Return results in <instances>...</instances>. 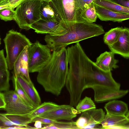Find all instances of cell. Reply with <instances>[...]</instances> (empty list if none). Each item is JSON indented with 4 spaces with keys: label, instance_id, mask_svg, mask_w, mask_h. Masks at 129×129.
Here are the masks:
<instances>
[{
    "label": "cell",
    "instance_id": "6da1fadb",
    "mask_svg": "<svg viewBox=\"0 0 129 129\" xmlns=\"http://www.w3.org/2000/svg\"><path fill=\"white\" fill-rule=\"evenodd\" d=\"M48 62L38 72V83L45 91L59 95L65 85L68 70L67 49L53 51Z\"/></svg>",
    "mask_w": 129,
    "mask_h": 129
},
{
    "label": "cell",
    "instance_id": "7a4b0ae2",
    "mask_svg": "<svg viewBox=\"0 0 129 129\" xmlns=\"http://www.w3.org/2000/svg\"><path fill=\"white\" fill-rule=\"evenodd\" d=\"M63 24L67 30L66 33L60 36L47 34L45 36L46 45L52 51L66 48L69 44L98 36L105 33L102 25L93 23L85 21Z\"/></svg>",
    "mask_w": 129,
    "mask_h": 129
},
{
    "label": "cell",
    "instance_id": "3957f363",
    "mask_svg": "<svg viewBox=\"0 0 129 129\" xmlns=\"http://www.w3.org/2000/svg\"><path fill=\"white\" fill-rule=\"evenodd\" d=\"M68 70L65 85L70 95V105L76 106L85 89V78L83 71L74 54L67 49Z\"/></svg>",
    "mask_w": 129,
    "mask_h": 129
},
{
    "label": "cell",
    "instance_id": "277c9868",
    "mask_svg": "<svg viewBox=\"0 0 129 129\" xmlns=\"http://www.w3.org/2000/svg\"><path fill=\"white\" fill-rule=\"evenodd\" d=\"M4 41L8 69L12 70L15 61L24 48L32 43L25 35L13 29L7 33Z\"/></svg>",
    "mask_w": 129,
    "mask_h": 129
},
{
    "label": "cell",
    "instance_id": "5b68a950",
    "mask_svg": "<svg viewBox=\"0 0 129 129\" xmlns=\"http://www.w3.org/2000/svg\"><path fill=\"white\" fill-rule=\"evenodd\" d=\"M41 2L37 0H23L16 7L15 21L20 28L29 30L33 24L41 19Z\"/></svg>",
    "mask_w": 129,
    "mask_h": 129
},
{
    "label": "cell",
    "instance_id": "8992f818",
    "mask_svg": "<svg viewBox=\"0 0 129 129\" xmlns=\"http://www.w3.org/2000/svg\"><path fill=\"white\" fill-rule=\"evenodd\" d=\"M85 89L96 85L116 90L120 89V84L114 80L111 71H103L95 62L90 63L87 66L85 70Z\"/></svg>",
    "mask_w": 129,
    "mask_h": 129
},
{
    "label": "cell",
    "instance_id": "52a82bcc",
    "mask_svg": "<svg viewBox=\"0 0 129 129\" xmlns=\"http://www.w3.org/2000/svg\"><path fill=\"white\" fill-rule=\"evenodd\" d=\"M28 51L29 73L38 72L51 56V50L47 45L42 44L37 41L28 47Z\"/></svg>",
    "mask_w": 129,
    "mask_h": 129
},
{
    "label": "cell",
    "instance_id": "ba28073f",
    "mask_svg": "<svg viewBox=\"0 0 129 129\" xmlns=\"http://www.w3.org/2000/svg\"><path fill=\"white\" fill-rule=\"evenodd\" d=\"M49 4L61 23L77 22L75 0H51Z\"/></svg>",
    "mask_w": 129,
    "mask_h": 129
},
{
    "label": "cell",
    "instance_id": "9c48e42d",
    "mask_svg": "<svg viewBox=\"0 0 129 129\" xmlns=\"http://www.w3.org/2000/svg\"><path fill=\"white\" fill-rule=\"evenodd\" d=\"M3 93L5 103V107L3 109L6 111V114H26L35 108L25 103L14 90H9L4 92Z\"/></svg>",
    "mask_w": 129,
    "mask_h": 129
},
{
    "label": "cell",
    "instance_id": "30bf717a",
    "mask_svg": "<svg viewBox=\"0 0 129 129\" xmlns=\"http://www.w3.org/2000/svg\"><path fill=\"white\" fill-rule=\"evenodd\" d=\"M30 27L37 34L52 36L61 35L67 31L64 25L60 22L41 19L33 24Z\"/></svg>",
    "mask_w": 129,
    "mask_h": 129
},
{
    "label": "cell",
    "instance_id": "8fae6325",
    "mask_svg": "<svg viewBox=\"0 0 129 129\" xmlns=\"http://www.w3.org/2000/svg\"><path fill=\"white\" fill-rule=\"evenodd\" d=\"M94 92V100L97 103L115 100L126 95L128 90H116L108 87L95 86L91 88Z\"/></svg>",
    "mask_w": 129,
    "mask_h": 129
},
{
    "label": "cell",
    "instance_id": "7c38bea8",
    "mask_svg": "<svg viewBox=\"0 0 129 129\" xmlns=\"http://www.w3.org/2000/svg\"><path fill=\"white\" fill-rule=\"evenodd\" d=\"M80 113L73 106L70 105H59L52 110L46 112L40 116L55 120H65L70 121L76 117Z\"/></svg>",
    "mask_w": 129,
    "mask_h": 129
},
{
    "label": "cell",
    "instance_id": "4fadbf2b",
    "mask_svg": "<svg viewBox=\"0 0 129 129\" xmlns=\"http://www.w3.org/2000/svg\"><path fill=\"white\" fill-rule=\"evenodd\" d=\"M111 51L119 54L123 57H129V29L123 27L117 40L111 45L108 46Z\"/></svg>",
    "mask_w": 129,
    "mask_h": 129
},
{
    "label": "cell",
    "instance_id": "5bb4252c",
    "mask_svg": "<svg viewBox=\"0 0 129 129\" xmlns=\"http://www.w3.org/2000/svg\"><path fill=\"white\" fill-rule=\"evenodd\" d=\"M101 125L102 129H129V117L106 114Z\"/></svg>",
    "mask_w": 129,
    "mask_h": 129
},
{
    "label": "cell",
    "instance_id": "9a60e30c",
    "mask_svg": "<svg viewBox=\"0 0 129 129\" xmlns=\"http://www.w3.org/2000/svg\"><path fill=\"white\" fill-rule=\"evenodd\" d=\"M81 116L84 117L86 121L84 129H102L100 125L104 119L105 113L102 109H94L82 112Z\"/></svg>",
    "mask_w": 129,
    "mask_h": 129
},
{
    "label": "cell",
    "instance_id": "2e32d148",
    "mask_svg": "<svg viewBox=\"0 0 129 129\" xmlns=\"http://www.w3.org/2000/svg\"><path fill=\"white\" fill-rule=\"evenodd\" d=\"M14 76L21 87L36 107L41 104L40 96L31 81H28L24 77L20 74Z\"/></svg>",
    "mask_w": 129,
    "mask_h": 129
},
{
    "label": "cell",
    "instance_id": "e0dca14e",
    "mask_svg": "<svg viewBox=\"0 0 129 129\" xmlns=\"http://www.w3.org/2000/svg\"><path fill=\"white\" fill-rule=\"evenodd\" d=\"M26 46L15 61L13 69V75L20 74L28 81H31L28 69V48Z\"/></svg>",
    "mask_w": 129,
    "mask_h": 129
},
{
    "label": "cell",
    "instance_id": "ac0fdd59",
    "mask_svg": "<svg viewBox=\"0 0 129 129\" xmlns=\"http://www.w3.org/2000/svg\"><path fill=\"white\" fill-rule=\"evenodd\" d=\"M97 17L102 21L121 22L129 19V14L114 12L94 4Z\"/></svg>",
    "mask_w": 129,
    "mask_h": 129
},
{
    "label": "cell",
    "instance_id": "d6986e66",
    "mask_svg": "<svg viewBox=\"0 0 129 129\" xmlns=\"http://www.w3.org/2000/svg\"><path fill=\"white\" fill-rule=\"evenodd\" d=\"M114 53L112 51H106L101 54L96 58V64L105 72H111L113 69L118 68V60L114 58Z\"/></svg>",
    "mask_w": 129,
    "mask_h": 129
},
{
    "label": "cell",
    "instance_id": "ffe728a7",
    "mask_svg": "<svg viewBox=\"0 0 129 129\" xmlns=\"http://www.w3.org/2000/svg\"><path fill=\"white\" fill-rule=\"evenodd\" d=\"M104 108L107 114L129 117L128 105L123 101L116 100L109 101L105 104Z\"/></svg>",
    "mask_w": 129,
    "mask_h": 129
},
{
    "label": "cell",
    "instance_id": "44dd1931",
    "mask_svg": "<svg viewBox=\"0 0 129 129\" xmlns=\"http://www.w3.org/2000/svg\"><path fill=\"white\" fill-rule=\"evenodd\" d=\"M58 105L51 102H45L35 108L27 116L32 120L35 117L57 107Z\"/></svg>",
    "mask_w": 129,
    "mask_h": 129
},
{
    "label": "cell",
    "instance_id": "7402d4cb",
    "mask_svg": "<svg viewBox=\"0 0 129 129\" xmlns=\"http://www.w3.org/2000/svg\"><path fill=\"white\" fill-rule=\"evenodd\" d=\"M94 4L113 11L129 14V8L118 5L110 0H93Z\"/></svg>",
    "mask_w": 129,
    "mask_h": 129
},
{
    "label": "cell",
    "instance_id": "603a6c76",
    "mask_svg": "<svg viewBox=\"0 0 129 129\" xmlns=\"http://www.w3.org/2000/svg\"><path fill=\"white\" fill-rule=\"evenodd\" d=\"M49 2L41 1L40 9L41 19L46 21L60 22L57 20L53 9L50 6Z\"/></svg>",
    "mask_w": 129,
    "mask_h": 129
},
{
    "label": "cell",
    "instance_id": "cb8c5ba5",
    "mask_svg": "<svg viewBox=\"0 0 129 129\" xmlns=\"http://www.w3.org/2000/svg\"><path fill=\"white\" fill-rule=\"evenodd\" d=\"M123 28L122 27H118L106 33L103 37L104 43L108 46L113 44L117 40Z\"/></svg>",
    "mask_w": 129,
    "mask_h": 129
},
{
    "label": "cell",
    "instance_id": "d4e9b609",
    "mask_svg": "<svg viewBox=\"0 0 129 129\" xmlns=\"http://www.w3.org/2000/svg\"><path fill=\"white\" fill-rule=\"evenodd\" d=\"M80 18L84 22L93 23L96 21L98 17L93 2L88 8L83 11L81 14Z\"/></svg>",
    "mask_w": 129,
    "mask_h": 129
},
{
    "label": "cell",
    "instance_id": "484cf974",
    "mask_svg": "<svg viewBox=\"0 0 129 129\" xmlns=\"http://www.w3.org/2000/svg\"><path fill=\"white\" fill-rule=\"evenodd\" d=\"M12 81L14 88V91L18 96L25 103L35 108V105L26 95L18 83L15 76L13 75Z\"/></svg>",
    "mask_w": 129,
    "mask_h": 129
},
{
    "label": "cell",
    "instance_id": "4316f807",
    "mask_svg": "<svg viewBox=\"0 0 129 129\" xmlns=\"http://www.w3.org/2000/svg\"><path fill=\"white\" fill-rule=\"evenodd\" d=\"M76 106V110L80 113L95 109V105L91 98L85 96L80 100Z\"/></svg>",
    "mask_w": 129,
    "mask_h": 129
},
{
    "label": "cell",
    "instance_id": "83f0119b",
    "mask_svg": "<svg viewBox=\"0 0 129 129\" xmlns=\"http://www.w3.org/2000/svg\"><path fill=\"white\" fill-rule=\"evenodd\" d=\"M7 117L16 125L26 126L32 123V120L26 114L20 115L6 114Z\"/></svg>",
    "mask_w": 129,
    "mask_h": 129
},
{
    "label": "cell",
    "instance_id": "f1b7e54d",
    "mask_svg": "<svg viewBox=\"0 0 129 129\" xmlns=\"http://www.w3.org/2000/svg\"><path fill=\"white\" fill-rule=\"evenodd\" d=\"M10 74L8 69L0 68V92L9 90Z\"/></svg>",
    "mask_w": 129,
    "mask_h": 129
},
{
    "label": "cell",
    "instance_id": "f546056e",
    "mask_svg": "<svg viewBox=\"0 0 129 129\" xmlns=\"http://www.w3.org/2000/svg\"><path fill=\"white\" fill-rule=\"evenodd\" d=\"M41 129H79L76 125L75 122H64L58 121L53 124L49 125L44 126Z\"/></svg>",
    "mask_w": 129,
    "mask_h": 129
},
{
    "label": "cell",
    "instance_id": "4dcf8cb0",
    "mask_svg": "<svg viewBox=\"0 0 129 129\" xmlns=\"http://www.w3.org/2000/svg\"><path fill=\"white\" fill-rule=\"evenodd\" d=\"M93 0H75L77 22H84L81 18V14L83 11L90 6L93 2Z\"/></svg>",
    "mask_w": 129,
    "mask_h": 129
},
{
    "label": "cell",
    "instance_id": "1f68e13d",
    "mask_svg": "<svg viewBox=\"0 0 129 129\" xmlns=\"http://www.w3.org/2000/svg\"><path fill=\"white\" fill-rule=\"evenodd\" d=\"M14 10L9 8L0 10V19L5 21L15 20V12Z\"/></svg>",
    "mask_w": 129,
    "mask_h": 129
},
{
    "label": "cell",
    "instance_id": "d6a6232c",
    "mask_svg": "<svg viewBox=\"0 0 129 129\" xmlns=\"http://www.w3.org/2000/svg\"><path fill=\"white\" fill-rule=\"evenodd\" d=\"M16 125L7 117L5 113H0V129H7L9 127Z\"/></svg>",
    "mask_w": 129,
    "mask_h": 129
},
{
    "label": "cell",
    "instance_id": "836d02e7",
    "mask_svg": "<svg viewBox=\"0 0 129 129\" xmlns=\"http://www.w3.org/2000/svg\"><path fill=\"white\" fill-rule=\"evenodd\" d=\"M23 0H2L0 6L7 5L8 8L14 10Z\"/></svg>",
    "mask_w": 129,
    "mask_h": 129
},
{
    "label": "cell",
    "instance_id": "e575fe53",
    "mask_svg": "<svg viewBox=\"0 0 129 129\" xmlns=\"http://www.w3.org/2000/svg\"><path fill=\"white\" fill-rule=\"evenodd\" d=\"M36 120L40 121L42 124L48 125L53 124L57 121L40 117H35L32 120L33 122H35Z\"/></svg>",
    "mask_w": 129,
    "mask_h": 129
},
{
    "label": "cell",
    "instance_id": "d590c367",
    "mask_svg": "<svg viewBox=\"0 0 129 129\" xmlns=\"http://www.w3.org/2000/svg\"><path fill=\"white\" fill-rule=\"evenodd\" d=\"M0 68L8 69L7 61L3 49L0 50Z\"/></svg>",
    "mask_w": 129,
    "mask_h": 129
},
{
    "label": "cell",
    "instance_id": "8d00e7d4",
    "mask_svg": "<svg viewBox=\"0 0 129 129\" xmlns=\"http://www.w3.org/2000/svg\"><path fill=\"white\" fill-rule=\"evenodd\" d=\"M77 127L79 129H84L86 124V121L85 118L81 116L75 122Z\"/></svg>",
    "mask_w": 129,
    "mask_h": 129
},
{
    "label": "cell",
    "instance_id": "74e56055",
    "mask_svg": "<svg viewBox=\"0 0 129 129\" xmlns=\"http://www.w3.org/2000/svg\"><path fill=\"white\" fill-rule=\"evenodd\" d=\"M122 6L129 8V0H110Z\"/></svg>",
    "mask_w": 129,
    "mask_h": 129
},
{
    "label": "cell",
    "instance_id": "f35d334b",
    "mask_svg": "<svg viewBox=\"0 0 129 129\" xmlns=\"http://www.w3.org/2000/svg\"><path fill=\"white\" fill-rule=\"evenodd\" d=\"M5 103L3 93L0 92V109L5 108Z\"/></svg>",
    "mask_w": 129,
    "mask_h": 129
},
{
    "label": "cell",
    "instance_id": "ab89813d",
    "mask_svg": "<svg viewBox=\"0 0 129 129\" xmlns=\"http://www.w3.org/2000/svg\"><path fill=\"white\" fill-rule=\"evenodd\" d=\"M34 127L36 129L41 128L42 127V123L40 121L36 120L35 122Z\"/></svg>",
    "mask_w": 129,
    "mask_h": 129
},
{
    "label": "cell",
    "instance_id": "60d3db41",
    "mask_svg": "<svg viewBox=\"0 0 129 129\" xmlns=\"http://www.w3.org/2000/svg\"><path fill=\"white\" fill-rule=\"evenodd\" d=\"M37 0L40 1H50L51 0Z\"/></svg>",
    "mask_w": 129,
    "mask_h": 129
},
{
    "label": "cell",
    "instance_id": "b9f144b4",
    "mask_svg": "<svg viewBox=\"0 0 129 129\" xmlns=\"http://www.w3.org/2000/svg\"><path fill=\"white\" fill-rule=\"evenodd\" d=\"M1 39L0 37V45L1 44Z\"/></svg>",
    "mask_w": 129,
    "mask_h": 129
},
{
    "label": "cell",
    "instance_id": "7bdbcfd3",
    "mask_svg": "<svg viewBox=\"0 0 129 129\" xmlns=\"http://www.w3.org/2000/svg\"><path fill=\"white\" fill-rule=\"evenodd\" d=\"M2 0H0V1H1Z\"/></svg>",
    "mask_w": 129,
    "mask_h": 129
}]
</instances>
